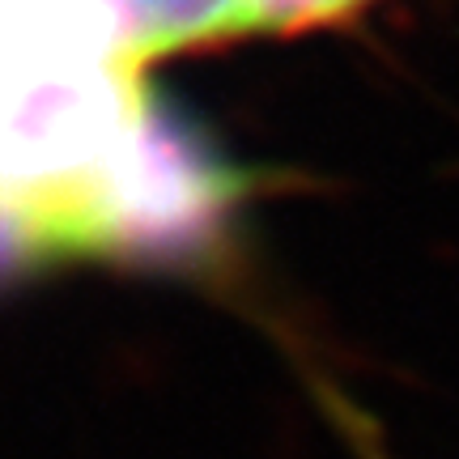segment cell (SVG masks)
I'll list each match as a JSON object with an SVG mask.
<instances>
[{"label": "cell", "mask_w": 459, "mask_h": 459, "mask_svg": "<svg viewBox=\"0 0 459 459\" xmlns=\"http://www.w3.org/2000/svg\"><path fill=\"white\" fill-rule=\"evenodd\" d=\"M153 107L145 68L0 48V234L26 264H119V183Z\"/></svg>", "instance_id": "6da1fadb"}, {"label": "cell", "mask_w": 459, "mask_h": 459, "mask_svg": "<svg viewBox=\"0 0 459 459\" xmlns=\"http://www.w3.org/2000/svg\"><path fill=\"white\" fill-rule=\"evenodd\" d=\"M370 0H260L264 34H294V30H315L328 22H344V17L361 13Z\"/></svg>", "instance_id": "7a4b0ae2"}]
</instances>
